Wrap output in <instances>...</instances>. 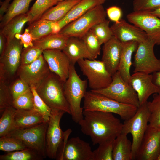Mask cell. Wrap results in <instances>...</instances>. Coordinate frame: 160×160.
<instances>
[{
    "label": "cell",
    "mask_w": 160,
    "mask_h": 160,
    "mask_svg": "<svg viewBox=\"0 0 160 160\" xmlns=\"http://www.w3.org/2000/svg\"><path fill=\"white\" fill-rule=\"evenodd\" d=\"M122 43L123 50L117 71L124 81L130 83L132 56L133 52L137 50L138 43L135 41Z\"/></svg>",
    "instance_id": "obj_24"
},
{
    "label": "cell",
    "mask_w": 160,
    "mask_h": 160,
    "mask_svg": "<svg viewBox=\"0 0 160 160\" xmlns=\"http://www.w3.org/2000/svg\"><path fill=\"white\" fill-rule=\"evenodd\" d=\"M30 88L33 95L34 109L42 116L45 122H48L52 115L51 108L39 95L35 88Z\"/></svg>",
    "instance_id": "obj_41"
},
{
    "label": "cell",
    "mask_w": 160,
    "mask_h": 160,
    "mask_svg": "<svg viewBox=\"0 0 160 160\" xmlns=\"http://www.w3.org/2000/svg\"><path fill=\"white\" fill-rule=\"evenodd\" d=\"M81 0H65L58 2L41 16L40 19L56 22L62 19L71 9Z\"/></svg>",
    "instance_id": "obj_27"
},
{
    "label": "cell",
    "mask_w": 160,
    "mask_h": 160,
    "mask_svg": "<svg viewBox=\"0 0 160 160\" xmlns=\"http://www.w3.org/2000/svg\"><path fill=\"white\" fill-rule=\"evenodd\" d=\"M77 63L83 74L87 77L91 90L105 88L111 83L112 76L102 60L84 59Z\"/></svg>",
    "instance_id": "obj_10"
},
{
    "label": "cell",
    "mask_w": 160,
    "mask_h": 160,
    "mask_svg": "<svg viewBox=\"0 0 160 160\" xmlns=\"http://www.w3.org/2000/svg\"><path fill=\"white\" fill-rule=\"evenodd\" d=\"M69 37L59 33H52L39 39L33 41L34 46L42 50L59 49L63 50Z\"/></svg>",
    "instance_id": "obj_26"
},
{
    "label": "cell",
    "mask_w": 160,
    "mask_h": 160,
    "mask_svg": "<svg viewBox=\"0 0 160 160\" xmlns=\"http://www.w3.org/2000/svg\"><path fill=\"white\" fill-rule=\"evenodd\" d=\"M32 0H13L7 11L0 20V28H2L11 20L20 15L27 13Z\"/></svg>",
    "instance_id": "obj_29"
},
{
    "label": "cell",
    "mask_w": 160,
    "mask_h": 160,
    "mask_svg": "<svg viewBox=\"0 0 160 160\" xmlns=\"http://www.w3.org/2000/svg\"><path fill=\"white\" fill-rule=\"evenodd\" d=\"M30 17L28 13L17 16L7 23L2 28L1 32L7 39V42L14 39L16 34H20L25 24L29 22Z\"/></svg>",
    "instance_id": "obj_28"
},
{
    "label": "cell",
    "mask_w": 160,
    "mask_h": 160,
    "mask_svg": "<svg viewBox=\"0 0 160 160\" xmlns=\"http://www.w3.org/2000/svg\"><path fill=\"white\" fill-rule=\"evenodd\" d=\"M83 114V118L78 124L93 145L113 141L122 132L123 123L112 113L84 110Z\"/></svg>",
    "instance_id": "obj_1"
},
{
    "label": "cell",
    "mask_w": 160,
    "mask_h": 160,
    "mask_svg": "<svg viewBox=\"0 0 160 160\" xmlns=\"http://www.w3.org/2000/svg\"><path fill=\"white\" fill-rule=\"evenodd\" d=\"M106 1L107 0H105Z\"/></svg>",
    "instance_id": "obj_53"
},
{
    "label": "cell",
    "mask_w": 160,
    "mask_h": 160,
    "mask_svg": "<svg viewBox=\"0 0 160 160\" xmlns=\"http://www.w3.org/2000/svg\"><path fill=\"white\" fill-rule=\"evenodd\" d=\"M15 37L20 40L25 48L33 45V37L27 28L25 29L23 33L16 34L15 35Z\"/></svg>",
    "instance_id": "obj_46"
},
{
    "label": "cell",
    "mask_w": 160,
    "mask_h": 160,
    "mask_svg": "<svg viewBox=\"0 0 160 160\" xmlns=\"http://www.w3.org/2000/svg\"><path fill=\"white\" fill-rule=\"evenodd\" d=\"M106 13L110 20L115 23H117L120 21L122 15L121 8L116 6H112L108 8Z\"/></svg>",
    "instance_id": "obj_45"
},
{
    "label": "cell",
    "mask_w": 160,
    "mask_h": 160,
    "mask_svg": "<svg viewBox=\"0 0 160 160\" xmlns=\"http://www.w3.org/2000/svg\"><path fill=\"white\" fill-rule=\"evenodd\" d=\"M160 153V128L148 124L135 159L157 160Z\"/></svg>",
    "instance_id": "obj_15"
},
{
    "label": "cell",
    "mask_w": 160,
    "mask_h": 160,
    "mask_svg": "<svg viewBox=\"0 0 160 160\" xmlns=\"http://www.w3.org/2000/svg\"><path fill=\"white\" fill-rule=\"evenodd\" d=\"M43 50L33 45L23 48L20 66L29 65L42 54Z\"/></svg>",
    "instance_id": "obj_42"
},
{
    "label": "cell",
    "mask_w": 160,
    "mask_h": 160,
    "mask_svg": "<svg viewBox=\"0 0 160 160\" xmlns=\"http://www.w3.org/2000/svg\"><path fill=\"white\" fill-rule=\"evenodd\" d=\"M64 113L63 111L52 112L48 122L46 135V156L51 159H56L63 140L64 132L60 127V122Z\"/></svg>",
    "instance_id": "obj_12"
},
{
    "label": "cell",
    "mask_w": 160,
    "mask_h": 160,
    "mask_svg": "<svg viewBox=\"0 0 160 160\" xmlns=\"http://www.w3.org/2000/svg\"><path fill=\"white\" fill-rule=\"evenodd\" d=\"M152 75L153 82L160 87V70L153 73Z\"/></svg>",
    "instance_id": "obj_49"
},
{
    "label": "cell",
    "mask_w": 160,
    "mask_h": 160,
    "mask_svg": "<svg viewBox=\"0 0 160 160\" xmlns=\"http://www.w3.org/2000/svg\"><path fill=\"white\" fill-rule=\"evenodd\" d=\"M69 58L71 64L75 65L81 59H95L90 54L81 38L69 37L66 45L62 50Z\"/></svg>",
    "instance_id": "obj_23"
},
{
    "label": "cell",
    "mask_w": 160,
    "mask_h": 160,
    "mask_svg": "<svg viewBox=\"0 0 160 160\" xmlns=\"http://www.w3.org/2000/svg\"><path fill=\"white\" fill-rule=\"evenodd\" d=\"M123 48V43L114 35L104 44L102 61L112 76L117 71Z\"/></svg>",
    "instance_id": "obj_19"
},
{
    "label": "cell",
    "mask_w": 160,
    "mask_h": 160,
    "mask_svg": "<svg viewBox=\"0 0 160 160\" xmlns=\"http://www.w3.org/2000/svg\"><path fill=\"white\" fill-rule=\"evenodd\" d=\"M160 7V0H134V11H151Z\"/></svg>",
    "instance_id": "obj_43"
},
{
    "label": "cell",
    "mask_w": 160,
    "mask_h": 160,
    "mask_svg": "<svg viewBox=\"0 0 160 160\" xmlns=\"http://www.w3.org/2000/svg\"><path fill=\"white\" fill-rule=\"evenodd\" d=\"M106 15L102 4L97 5L66 25L59 33L81 38L93 26L105 20Z\"/></svg>",
    "instance_id": "obj_6"
},
{
    "label": "cell",
    "mask_w": 160,
    "mask_h": 160,
    "mask_svg": "<svg viewBox=\"0 0 160 160\" xmlns=\"http://www.w3.org/2000/svg\"><path fill=\"white\" fill-rule=\"evenodd\" d=\"M75 65L71 64L69 76L64 84V95L69 105L73 120L78 123L84 117L81 100L87 92V82L78 74Z\"/></svg>",
    "instance_id": "obj_3"
},
{
    "label": "cell",
    "mask_w": 160,
    "mask_h": 160,
    "mask_svg": "<svg viewBox=\"0 0 160 160\" xmlns=\"http://www.w3.org/2000/svg\"><path fill=\"white\" fill-rule=\"evenodd\" d=\"M113 141H107L99 144L98 147L93 151V160H113Z\"/></svg>",
    "instance_id": "obj_40"
},
{
    "label": "cell",
    "mask_w": 160,
    "mask_h": 160,
    "mask_svg": "<svg viewBox=\"0 0 160 160\" xmlns=\"http://www.w3.org/2000/svg\"><path fill=\"white\" fill-rule=\"evenodd\" d=\"M130 83L137 93L140 105L147 102L150 96L160 92V87L153 81V75L141 72L134 73Z\"/></svg>",
    "instance_id": "obj_17"
},
{
    "label": "cell",
    "mask_w": 160,
    "mask_h": 160,
    "mask_svg": "<svg viewBox=\"0 0 160 160\" xmlns=\"http://www.w3.org/2000/svg\"><path fill=\"white\" fill-rule=\"evenodd\" d=\"M64 82L58 76L50 71L35 89L52 112L63 111L71 115L69 107L64 95Z\"/></svg>",
    "instance_id": "obj_2"
},
{
    "label": "cell",
    "mask_w": 160,
    "mask_h": 160,
    "mask_svg": "<svg viewBox=\"0 0 160 160\" xmlns=\"http://www.w3.org/2000/svg\"><path fill=\"white\" fill-rule=\"evenodd\" d=\"M5 76H0V113L2 114L4 110L13 106V99L10 88L7 85Z\"/></svg>",
    "instance_id": "obj_36"
},
{
    "label": "cell",
    "mask_w": 160,
    "mask_h": 160,
    "mask_svg": "<svg viewBox=\"0 0 160 160\" xmlns=\"http://www.w3.org/2000/svg\"><path fill=\"white\" fill-rule=\"evenodd\" d=\"M43 159L42 156L29 148L8 152L0 156V160H41Z\"/></svg>",
    "instance_id": "obj_32"
},
{
    "label": "cell",
    "mask_w": 160,
    "mask_h": 160,
    "mask_svg": "<svg viewBox=\"0 0 160 160\" xmlns=\"http://www.w3.org/2000/svg\"><path fill=\"white\" fill-rule=\"evenodd\" d=\"M55 0L56 1L58 2L59 1H64V0Z\"/></svg>",
    "instance_id": "obj_52"
},
{
    "label": "cell",
    "mask_w": 160,
    "mask_h": 160,
    "mask_svg": "<svg viewBox=\"0 0 160 160\" xmlns=\"http://www.w3.org/2000/svg\"><path fill=\"white\" fill-rule=\"evenodd\" d=\"M42 55L51 71L65 82L68 78L71 63L65 53L59 49L43 50Z\"/></svg>",
    "instance_id": "obj_18"
},
{
    "label": "cell",
    "mask_w": 160,
    "mask_h": 160,
    "mask_svg": "<svg viewBox=\"0 0 160 160\" xmlns=\"http://www.w3.org/2000/svg\"><path fill=\"white\" fill-rule=\"evenodd\" d=\"M150 12L153 15L160 18V7Z\"/></svg>",
    "instance_id": "obj_50"
},
{
    "label": "cell",
    "mask_w": 160,
    "mask_h": 160,
    "mask_svg": "<svg viewBox=\"0 0 160 160\" xmlns=\"http://www.w3.org/2000/svg\"><path fill=\"white\" fill-rule=\"evenodd\" d=\"M147 105L150 113L149 125L160 128V92L153 94L152 100Z\"/></svg>",
    "instance_id": "obj_33"
},
{
    "label": "cell",
    "mask_w": 160,
    "mask_h": 160,
    "mask_svg": "<svg viewBox=\"0 0 160 160\" xmlns=\"http://www.w3.org/2000/svg\"><path fill=\"white\" fill-rule=\"evenodd\" d=\"M45 122L42 116L34 109H16L10 132L14 130L28 128Z\"/></svg>",
    "instance_id": "obj_22"
},
{
    "label": "cell",
    "mask_w": 160,
    "mask_h": 160,
    "mask_svg": "<svg viewBox=\"0 0 160 160\" xmlns=\"http://www.w3.org/2000/svg\"><path fill=\"white\" fill-rule=\"evenodd\" d=\"M157 160H160V153L158 157Z\"/></svg>",
    "instance_id": "obj_51"
},
{
    "label": "cell",
    "mask_w": 160,
    "mask_h": 160,
    "mask_svg": "<svg viewBox=\"0 0 160 160\" xmlns=\"http://www.w3.org/2000/svg\"><path fill=\"white\" fill-rule=\"evenodd\" d=\"M112 77V81L107 87L91 90L119 103L138 107L140 104L137 93L130 84L124 81L118 71Z\"/></svg>",
    "instance_id": "obj_7"
},
{
    "label": "cell",
    "mask_w": 160,
    "mask_h": 160,
    "mask_svg": "<svg viewBox=\"0 0 160 160\" xmlns=\"http://www.w3.org/2000/svg\"><path fill=\"white\" fill-rule=\"evenodd\" d=\"M155 44V41L149 38L138 44L134 58V73L151 74L160 70V60L156 57L154 52Z\"/></svg>",
    "instance_id": "obj_11"
},
{
    "label": "cell",
    "mask_w": 160,
    "mask_h": 160,
    "mask_svg": "<svg viewBox=\"0 0 160 160\" xmlns=\"http://www.w3.org/2000/svg\"><path fill=\"white\" fill-rule=\"evenodd\" d=\"M128 21L143 31L149 38L160 45V18L150 11H133L127 16Z\"/></svg>",
    "instance_id": "obj_14"
},
{
    "label": "cell",
    "mask_w": 160,
    "mask_h": 160,
    "mask_svg": "<svg viewBox=\"0 0 160 160\" xmlns=\"http://www.w3.org/2000/svg\"><path fill=\"white\" fill-rule=\"evenodd\" d=\"M12 106L16 109H34L33 95L31 89L14 99Z\"/></svg>",
    "instance_id": "obj_38"
},
{
    "label": "cell",
    "mask_w": 160,
    "mask_h": 160,
    "mask_svg": "<svg viewBox=\"0 0 160 160\" xmlns=\"http://www.w3.org/2000/svg\"><path fill=\"white\" fill-rule=\"evenodd\" d=\"M27 148L24 143L16 138L7 136L0 138L1 151L9 152Z\"/></svg>",
    "instance_id": "obj_37"
},
{
    "label": "cell",
    "mask_w": 160,
    "mask_h": 160,
    "mask_svg": "<svg viewBox=\"0 0 160 160\" xmlns=\"http://www.w3.org/2000/svg\"><path fill=\"white\" fill-rule=\"evenodd\" d=\"M147 102L140 105L135 114L123 123L121 133L127 135L131 134L132 136L133 160L136 159L149 124L150 113Z\"/></svg>",
    "instance_id": "obj_5"
},
{
    "label": "cell",
    "mask_w": 160,
    "mask_h": 160,
    "mask_svg": "<svg viewBox=\"0 0 160 160\" xmlns=\"http://www.w3.org/2000/svg\"><path fill=\"white\" fill-rule=\"evenodd\" d=\"M7 43V39L3 34L0 32V55H1L5 49Z\"/></svg>",
    "instance_id": "obj_48"
},
{
    "label": "cell",
    "mask_w": 160,
    "mask_h": 160,
    "mask_svg": "<svg viewBox=\"0 0 160 160\" xmlns=\"http://www.w3.org/2000/svg\"><path fill=\"white\" fill-rule=\"evenodd\" d=\"M84 99V110L112 113L119 115L124 121L132 117L138 108L119 103L91 90L87 91Z\"/></svg>",
    "instance_id": "obj_4"
},
{
    "label": "cell",
    "mask_w": 160,
    "mask_h": 160,
    "mask_svg": "<svg viewBox=\"0 0 160 160\" xmlns=\"http://www.w3.org/2000/svg\"><path fill=\"white\" fill-rule=\"evenodd\" d=\"M81 39L94 59L97 58L100 53L101 45L96 37L90 30Z\"/></svg>",
    "instance_id": "obj_39"
},
{
    "label": "cell",
    "mask_w": 160,
    "mask_h": 160,
    "mask_svg": "<svg viewBox=\"0 0 160 160\" xmlns=\"http://www.w3.org/2000/svg\"><path fill=\"white\" fill-rule=\"evenodd\" d=\"M23 46L20 40L15 37L6 43L0 57V67L3 69L6 75L12 76L17 71L20 65Z\"/></svg>",
    "instance_id": "obj_16"
},
{
    "label": "cell",
    "mask_w": 160,
    "mask_h": 160,
    "mask_svg": "<svg viewBox=\"0 0 160 160\" xmlns=\"http://www.w3.org/2000/svg\"><path fill=\"white\" fill-rule=\"evenodd\" d=\"M48 122H45L28 128L14 130L6 136L16 138L26 147L44 158L46 157V135Z\"/></svg>",
    "instance_id": "obj_9"
},
{
    "label": "cell",
    "mask_w": 160,
    "mask_h": 160,
    "mask_svg": "<svg viewBox=\"0 0 160 160\" xmlns=\"http://www.w3.org/2000/svg\"><path fill=\"white\" fill-rule=\"evenodd\" d=\"M132 147L127 134L121 133L113 141V160H133Z\"/></svg>",
    "instance_id": "obj_25"
},
{
    "label": "cell",
    "mask_w": 160,
    "mask_h": 160,
    "mask_svg": "<svg viewBox=\"0 0 160 160\" xmlns=\"http://www.w3.org/2000/svg\"><path fill=\"white\" fill-rule=\"evenodd\" d=\"M54 22L39 19L29 23L27 28L31 34L33 41L41 39L53 33L52 24Z\"/></svg>",
    "instance_id": "obj_30"
},
{
    "label": "cell",
    "mask_w": 160,
    "mask_h": 160,
    "mask_svg": "<svg viewBox=\"0 0 160 160\" xmlns=\"http://www.w3.org/2000/svg\"><path fill=\"white\" fill-rule=\"evenodd\" d=\"M57 3L55 0H36L27 12L30 19L29 23L40 19L45 12Z\"/></svg>",
    "instance_id": "obj_31"
},
{
    "label": "cell",
    "mask_w": 160,
    "mask_h": 160,
    "mask_svg": "<svg viewBox=\"0 0 160 160\" xmlns=\"http://www.w3.org/2000/svg\"><path fill=\"white\" fill-rule=\"evenodd\" d=\"M43 55L31 63L20 66L17 71L19 78L30 87L36 89L50 72Z\"/></svg>",
    "instance_id": "obj_13"
},
{
    "label": "cell",
    "mask_w": 160,
    "mask_h": 160,
    "mask_svg": "<svg viewBox=\"0 0 160 160\" xmlns=\"http://www.w3.org/2000/svg\"><path fill=\"white\" fill-rule=\"evenodd\" d=\"M111 28L113 35L122 43L135 41L138 44L143 42L148 38L146 33L134 25H131L121 19L115 23Z\"/></svg>",
    "instance_id": "obj_20"
},
{
    "label": "cell",
    "mask_w": 160,
    "mask_h": 160,
    "mask_svg": "<svg viewBox=\"0 0 160 160\" xmlns=\"http://www.w3.org/2000/svg\"><path fill=\"white\" fill-rule=\"evenodd\" d=\"M109 23L110 21L105 19L93 26L90 29L101 45L108 41L113 36L109 26Z\"/></svg>",
    "instance_id": "obj_34"
},
{
    "label": "cell",
    "mask_w": 160,
    "mask_h": 160,
    "mask_svg": "<svg viewBox=\"0 0 160 160\" xmlns=\"http://www.w3.org/2000/svg\"><path fill=\"white\" fill-rule=\"evenodd\" d=\"M105 0H81L74 5L62 19L52 24L53 33H59L66 25L82 16L96 6L102 4Z\"/></svg>",
    "instance_id": "obj_21"
},
{
    "label": "cell",
    "mask_w": 160,
    "mask_h": 160,
    "mask_svg": "<svg viewBox=\"0 0 160 160\" xmlns=\"http://www.w3.org/2000/svg\"><path fill=\"white\" fill-rule=\"evenodd\" d=\"M11 0H5L3 1H0V20L7 11L10 4L9 2Z\"/></svg>",
    "instance_id": "obj_47"
},
{
    "label": "cell",
    "mask_w": 160,
    "mask_h": 160,
    "mask_svg": "<svg viewBox=\"0 0 160 160\" xmlns=\"http://www.w3.org/2000/svg\"><path fill=\"white\" fill-rule=\"evenodd\" d=\"M71 134L64 132L62 142L57 151V160H93V151L90 144L79 137H72L68 140Z\"/></svg>",
    "instance_id": "obj_8"
},
{
    "label": "cell",
    "mask_w": 160,
    "mask_h": 160,
    "mask_svg": "<svg viewBox=\"0 0 160 160\" xmlns=\"http://www.w3.org/2000/svg\"><path fill=\"white\" fill-rule=\"evenodd\" d=\"M16 109L13 106L5 109L0 119V137L7 135L12 129Z\"/></svg>",
    "instance_id": "obj_35"
},
{
    "label": "cell",
    "mask_w": 160,
    "mask_h": 160,
    "mask_svg": "<svg viewBox=\"0 0 160 160\" xmlns=\"http://www.w3.org/2000/svg\"><path fill=\"white\" fill-rule=\"evenodd\" d=\"M30 89V87L24 81L20 78L18 79L10 88L13 100Z\"/></svg>",
    "instance_id": "obj_44"
}]
</instances>
